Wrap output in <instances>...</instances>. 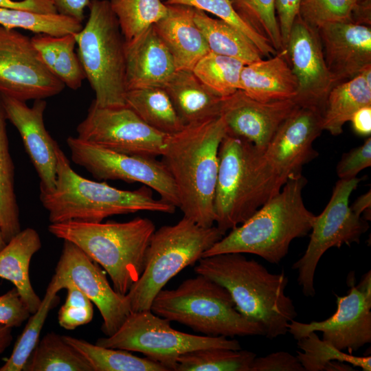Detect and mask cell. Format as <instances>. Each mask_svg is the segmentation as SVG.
Here are the masks:
<instances>
[{
  "mask_svg": "<svg viewBox=\"0 0 371 371\" xmlns=\"http://www.w3.org/2000/svg\"><path fill=\"white\" fill-rule=\"evenodd\" d=\"M351 277L350 290L337 296V310L324 321L303 323L295 319L288 333L297 340L311 332H322V340L337 349L354 352L371 342V293L359 289Z\"/></svg>",
  "mask_w": 371,
  "mask_h": 371,
  "instance_id": "cell-18",
  "label": "cell"
},
{
  "mask_svg": "<svg viewBox=\"0 0 371 371\" xmlns=\"http://www.w3.org/2000/svg\"><path fill=\"white\" fill-rule=\"evenodd\" d=\"M297 106L294 100L258 101L238 89L223 98L221 116L227 133L243 137L264 150Z\"/></svg>",
  "mask_w": 371,
  "mask_h": 371,
  "instance_id": "cell-19",
  "label": "cell"
},
{
  "mask_svg": "<svg viewBox=\"0 0 371 371\" xmlns=\"http://www.w3.org/2000/svg\"><path fill=\"white\" fill-rule=\"evenodd\" d=\"M126 89L164 88L176 71L173 58L153 26L125 41Z\"/></svg>",
  "mask_w": 371,
  "mask_h": 371,
  "instance_id": "cell-22",
  "label": "cell"
},
{
  "mask_svg": "<svg viewBox=\"0 0 371 371\" xmlns=\"http://www.w3.org/2000/svg\"><path fill=\"white\" fill-rule=\"evenodd\" d=\"M5 245H6V243L3 239V237L1 231V228H0V250H1L5 247Z\"/></svg>",
  "mask_w": 371,
  "mask_h": 371,
  "instance_id": "cell-53",
  "label": "cell"
},
{
  "mask_svg": "<svg viewBox=\"0 0 371 371\" xmlns=\"http://www.w3.org/2000/svg\"><path fill=\"white\" fill-rule=\"evenodd\" d=\"M298 15L312 28L340 22L370 25V3L357 0H302Z\"/></svg>",
  "mask_w": 371,
  "mask_h": 371,
  "instance_id": "cell-35",
  "label": "cell"
},
{
  "mask_svg": "<svg viewBox=\"0 0 371 371\" xmlns=\"http://www.w3.org/2000/svg\"><path fill=\"white\" fill-rule=\"evenodd\" d=\"M65 87L43 63L31 38L0 25V96L45 99Z\"/></svg>",
  "mask_w": 371,
  "mask_h": 371,
  "instance_id": "cell-14",
  "label": "cell"
},
{
  "mask_svg": "<svg viewBox=\"0 0 371 371\" xmlns=\"http://www.w3.org/2000/svg\"><path fill=\"white\" fill-rule=\"evenodd\" d=\"M239 89L258 101L294 100L297 82L283 52L245 65Z\"/></svg>",
  "mask_w": 371,
  "mask_h": 371,
  "instance_id": "cell-24",
  "label": "cell"
},
{
  "mask_svg": "<svg viewBox=\"0 0 371 371\" xmlns=\"http://www.w3.org/2000/svg\"><path fill=\"white\" fill-rule=\"evenodd\" d=\"M77 137L119 153L155 158L161 156L168 135L151 128L127 106L100 107L92 101Z\"/></svg>",
  "mask_w": 371,
  "mask_h": 371,
  "instance_id": "cell-13",
  "label": "cell"
},
{
  "mask_svg": "<svg viewBox=\"0 0 371 371\" xmlns=\"http://www.w3.org/2000/svg\"><path fill=\"white\" fill-rule=\"evenodd\" d=\"M31 313L14 287L0 295V325L11 328L21 326Z\"/></svg>",
  "mask_w": 371,
  "mask_h": 371,
  "instance_id": "cell-45",
  "label": "cell"
},
{
  "mask_svg": "<svg viewBox=\"0 0 371 371\" xmlns=\"http://www.w3.org/2000/svg\"><path fill=\"white\" fill-rule=\"evenodd\" d=\"M302 0H276V16L284 51L293 22L298 15ZM283 51V52H284Z\"/></svg>",
  "mask_w": 371,
  "mask_h": 371,
  "instance_id": "cell-47",
  "label": "cell"
},
{
  "mask_svg": "<svg viewBox=\"0 0 371 371\" xmlns=\"http://www.w3.org/2000/svg\"><path fill=\"white\" fill-rule=\"evenodd\" d=\"M214 223L223 234L250 218L281 189L269 174L262 150L226 133L218 149Z\"/></svg>",
  "mask_w": 371,
  "mask_h": 371,
  "instance_id": "cell-6",
  "label": "cell"
},
{
  "mask_svg": "<svg viewBox=\"0 0 371 371\" xmlns=\"http://www.w3.org/2000/svg\"><path fill=\"white\" fill-rule=\"evenodd\" d=\"M170 322L150 310L132 312L115 333L98 339L95 344L141 352L168 371H175L179 357L190 351L212 347L242 349L236 339L183 333L172 328Z\"/></svg>",
  "mask_w": 371,
  "mask_h": 371,
  "instance_id": "cell-10",
  "label": "cell"
},
{
  "mask_svg": "<svg viewBox=\"0 0 371 371\" xmlns=\"http://www.w3.org/2000/svg\"><path fill=\"white\" fill-rule=\"evenodd\" d=\"M41 245L38 232L28 227L21 230L0 250V278L13 284L31 314L42 301L32 286L29 273L31 259Z\"/></svg>",
  "mask_w": 371,
  "mask_h": 371,
  "instance_id": "cell-26",
  "label": "cell"
},
{
  "mask_svg": "<svg viewBox=\"0 0 371 371\" xmlns=\"http://www.w3.org/2000/svg\"><path fill=\"white\" fill-rule=\"evenodd\" d=\"M194 271L225 288L238 311L259 324L267 338L286 335L297 315L293 301L285 293L288 278L284 272L271 273L241 253L202 257Z\"/></svg>",
  "mask_w": 371,
  "mask_h": 371,
  "instance_id": "cell-1",
  "label": "cell"
},
{
  "mask_svg": "<svg viewBox=\"0 0 371 371\" xmlns=\"http://www.w3.org/2000/svg\"><path fill=\"white\" fill-rule=\"evenodd\" d=\"M24 371H93L86 359L63 335L47 333L37 343Z\"/></svg>",
  "mask_w": 371,
  "mask_h": 371,
  "instance_id": "cell-34",
  "label": "cell"
},
{
  "mask_svg": "<svg viewBox=\"0 0 371 371\" xmlns=\"http://www.w3.org/2000/svg\"><path fill=\"white\" fill-rule=\"evenodd\" d=\"M72 161L98 180L138 182L155 190L163 201L179 206L173 179L166 165L155 158L114 152L78 137L66 140Z\"/></svg>",
  "mask_w": 371,
  "mask_h": 371,
  "instance_id": "cell-12",
  "label": "cell"
},
{
  "mask_svg": "<svg viewBox=\"0 0 371 371\" xmlns=\"http://www.w3.org/2000/svg\"><path fill=\"white\" fill-rule=\"evenodd\" d=\"M240 17L266 37L278 52L283 46L276 16V0H229Z\"/></svg>",
  "mask_w": 371,
  "mask_h": 371,
  "instance_id": "cell-42",
  "label": "cell"
},
{
  "mask_svg": "<svg viewBox=\"0 0 371 371\" xmlns=\"http://www.w3.org/2000/svg\"><path fill=\"white\" fill-rule=\"evenodd\" d=\"M283 53L297 82L295 102L322 114L326 98L337 82L326 63L317 30L297 15Z\"/></svg>",
  "mask_w": 371,
  "mask_h": 371,
  "instance_id": "cell-17",
  "label": "cell"
},
{
  "mask_svg": "<svg viewBox=\"0 0 371 371\" xmlns=\"http://www.w3.org/2000/svg\"><path fill=\"white\" fill-rule=\"evenodd\" d=\"M371 166V137L363 144L342 155L337 167V176L341 179L357 177V175Z\"/></svg>",
  "mask_w": 371,
  "mask_h": 371,
  "instance_id": "cell-44",
  "label": "cell"
},
{
  "mask_svg": "<svg viewBox=\"0 0 371 371\" xmlns=\"http://www.w3.org/2000/svg\"><path fill=\"white\" fill-rule=\"evenodd\" d=\"M89 15L75 34L77 54L100 107L125 106V39L110 1L91 0Z\"/></svg>",
  "mask_w": 371,
  "mask_h": 371,
  "instance_id": "cell-8",
  "label": "cell"
},
{
  "mask_svg": "<svg viewBox=\"0 0 371 371\" xmlns=\"http://www.w3.org/2000/svg\"><path fill=\"white\" fill-rule=\"evenodd\" d=\"M166 5L167 15L153 26L170 52L176 70H192L196 63L210 52L194 21V8L181 4Z\"/></svg>",
  "mask_w": 371,
  "mask_h": 371,
  "instance_id": "cell-23",
  "label": "cell"
},
{
  "mask_svg": "<svg viewBox=\"0 0 371 371\" xmlns=\"http://www.w3.org/2000/svg\"><path fill=\"white\" fill-rule=\"evenodd\" d=\"M194 21L202 32L210 52L236 58L245 65L262 58L256 47L242 33L225 23L194 8Z\"/></svg>",
  "mask_w": 371,
  "mask_h": 371,
  "instance_id": "cell-29",
  "label": "cell"
},
{
  "mask_svg": "<svg viewBox=\"0 0 371 371\" xmlns=\"http://www.w3.org/2000/svg\"><path fill=\"white\" fill-rule=\"evenodd\" d=\"M7 120L17 129L40 179V190L54 188L56 179V142L45 128L43 115L47 102L35 100L30 107L25 102L1 96Z\"/></svg>",
  "mask_w": 371,
  "mask_h": 371,
  "instance_id": "cell-20",
  "label": "cell"
},
{
  "mask_svg": "<svg viewBox=\"0 0 371 371\" xmlns=\"http://www.w3.org/2000/svg\"><path fill=\"white\" fill-rule=\"evenodd\" d=\"M352 211L361 216L364 214L365 220H370V209H371V192L368 191L365 194L359 196L353 204L350 206Z\"/></svg>",
  "mask_w": 371,
  "mask_h": 371,
  "instance_id": "cell-51",
  "label": "cell"
},
{
  "mask_svg": "<svg viewBox=\"0 0 371 371\" xmlns=\"http://www.w3.org/2000/svg\"><path fill=\"white\" fill-rule=\"evenodd\" d=\"M361 179H339L332 196L320 214L315 216L310 240L303 256L293 263L297 271V281L306 297H314V277L318 262L331 247L359 243L369 228L368 221L354 213L349 205V198Z\"/></svg>",
  "mask_w": 371,
  "mask_h": 371,
  "instance_id": "cell-11",
  "label": "cell"
},
{
  "mask_svg": "<svg viewBox=\"0 0 371 371\" xmlns=\"http://www.w3.org/2000/svg\"><path fill=\"white\" fill-rule=\"evenodd\" d=\"M297 341L302 352L297 351L298 360L305 371H351L353 366L364 371L371 370V357H355L346 354L320 339L311 332Z\"/></svg>",
  "mask_w": 371,
  "mask_h": 371,
  "instance_id": "cell-31",
  "label": "cell"
},
{
  "mask_svg": "<svg viewBox=\"0 0 371 371\" xmlns=\"http://www.w3.org/2000/svg\"><path fill=\"white\" fill-rule=\"evenodd\" d=\"M350 122L356 134L370 136L371 133V105L358 109L351 117Z\"/></svg>",
  "mask_w": 371,
  "mask_h": 371,
  "instance_id": "cell-50",
  "label": "cell"
},
{
  "mask_svg": "<svg viewBox=\"0 0 371 371\" xmlns=\"http://www.w3.org/2000/svg\"><path fill=\"white\" fill-rule=\"evenodd\" d=\"M54 277L58 282H71L98 308L102 317V331L115 333L131 313L125 295L116 292L98 264L75 244L64 240Z\"/></svg>",
  "mask_w": 371,
  "mask_h": 371,
  "instance_id": "cell-16",
  "label": "cell"
},
{
  "mask_svg": "<svg viewBox=\"0 0 371 371\" xmlns=\"http://www.w3.org/2000/svg\"><path fill=\"white\" fill-rule=\"evenodd\" d=\"M0 25L8 29L21 28L35 34L52 36L76 34L83 27L81 21L58 13L41 14L4 8H0Z\"/></svg>",
  "mask_w": 371,
  "mask_h": 371,
  "instance_id": "cell-38",
  "label": "cell"
},
{
  "mask_svg": "<svg viewBox=\"0 0 371 371\" xmlns=\"http://www.w3.org/2000/svg\"><path fill=\"white\" fill-rule=\"evenodd\" d=\"M58 283L62 289L67 291L65 302L58 314L59 325L65 329L74 330L89 323L93 317L92 302L72 282L65 281Z\"/></svg>",
  "mask_w": 371,
  "mask_h": 371,
  "instance_id": "cell-43",
  "label": "cell"
},
{
  "mask_svg": "<svg viewBox=\"0 0 371 371\" xmlns=\"http://www.w3.org/2000/svg\"><path fill=\"white\" fill-rule=\"evenodd\" d=\"M322 131L321 113L300 106L279 127L262 150V159L280 189L318 155L313 144Z\"/></svg>",
  "mask_w": 371,
  "mask_h": 371,
  "instance_id": "cell-15",
  "label": "cell"
},
{
  "mask_svg": "<svg viewBox=\"0 0 371 371\" xmlns=\"http://www.w3.org/2000/svg\"><path fill=\"white\" fill-rule=\"evenodd\" d=\"M0 8L25 10L41 14L57 13L52 0H0Z\"/></svg>",
  "mask_w": 371,
  "mask_h": 371,
  "instance_id": "cell-48",
  "label": "cell"
},
{
  "mask_svg": "<svg viewBox=\"0 0 371 371\" xmlns=\"http://www.w3.org/2000/svg\"><path fill=\"white\" fill-rule=\"evenodd\" d=\"M126 105L147 125L166 135H172L186 126L178 116L164 88L130 89L125 96Z\"/></svg>",
  "mask_w": 371,
  "mask_h": 371,
  "instance_id": "cell-30",
  "label": "cell"
},
{
  "mask_svg": "<svg viewBox=\"0 0 371 371\" xmlns=\"http://www.w3.org/2000/svg\"><path fill=\"white\" fill-rule=\"evenodd\" d=\"M125 41L137 37L168 14L161 0H111Z\"/></svg>",
  "mask_w": 371,
  "mask_h": 371,
  "instance_id": "cell-40",
  "label": "cell"
},
{
  "mask_svg": "<svg viewBox=\"0 0 371 371\" xmlns=\"http://www.w3.org/2000/svg\"><path fill=\"white\" fill-rule=\"evenodd\" d=\"M371 105V66L330 91L322 113L323 131L337 136L359 109Z\"/></svg>",
  "mask_w": 371,
  "mask_h": 371,
  "instance_id": "cell-27",
  "label": "cell"
},
{
  "mask_svg": "<svg viewBox=\"0 0 371 371\" xmlns=\"http://www.w3.org/2000/svg\"><path fill=\"white\" fill-rule=\"evenodd\" d=\"M31 41L43 63L65 86L73 90L81 87L86 76L75 52V34H35Z\"/></svg>",
  "mask_w": 371,
  "mask_h": 371,
  "instance_id": "cell-28",
  "label": "cell"
},
{
  "mask_svg": "<svg viewBox=\"0 0 371 371\" xmlns=\"http://www.w3.org/2000/svg\"><path fill=\"white\" fill-rule=\"evenodd\" d=\"M6 120L0 96V228L7 243L21 229L14 189V166L10 153Z\"/></svg>",
  "mask_w": 371,
  "mask_h": 371,
  "instance_id": "cell-32",
  "label": "cell"
},
{
  "mask_svg": "<svg viewBox=\"0 0 371 371\" xmlns=\"http://www.w3.org/2000/svg\"><path fill=\"white\" fill-rule=\"evenodd\" d=\"M57 13L82 21L84 10L91 0H52Z\"/></svg>",
  "mask_w": 371,
  "mask_h": 371,
  "instance_id": "cell-49",
  "label": "cell"
},
{
  "mask_svg": "<svg viewBox=\"0 0 371 371\" xmlns=\"http://www.w3.org/2000/svg\"><path fill=\"white\" fill-rule=\"evenodd\" d=\"M242 61L227 56L208 52L194 65V75L208 88L222 98L239 89Z\"/></svg>",
  "mask_w": 371,
  "mask_h": 371,
  "instance_id": "cell-39",
  "label": "cell"
},
{
  "mask_svg": "<svg viewBox=\"0 0 371 371\" xmlns=\"http://www.w3.org/2000/svg\"><path fill=\"white\" fill-rule=\"evenodd\" d=\"M55 152V187L40 190L39 195L51 223L69 221L98 223L114 215L142 211L173 214L176 210L175 205L155 199L146 186L126 190L84 178L73 170L58 143Z\"/></svg>",
  "mask_w": 371,
  "mask_h": 371,
  "instance_id": "cell-4",
  "label": "cell"
},
{
  "mask_svg": "<svg viewBox=\"0 0 371 371\" xmlns=\"http://www.w3.org/2000/svg\"><path fill=\"white\" fill-rule=\"evenodd\" d=\"M216 226L203 227L183 216L176 224L153 232L147 247L144 270L125 295L131 313L150 310L156 295L167 282L221 240Z\"/></svg>",
  "mask_w": 371,
  "mask_h": 371,
  "instance_id": "cell-9",
  "label": "cell"
},
{
  "mask_svg": "<svg viewBox=\"0 0 371 371\" xmlns=\"http://www.w3.org/2000/svg\"><path fill=\"white\" fill-rule=\"evenodd\" d=\"M48 230L75 244L101 265L114 290L126 295L144 270L146 251L155 226L148 218L136 217L126 222L51 223Z\"/></svg>",
  "mask_w": 371,
  "mask_h": 371,
  "instance_id": "cell-5",
  "label": "cell"
},
{
  "mask_svg": "<svg viewBox=\"0 0 371 371\" xmlns=\"http://www.w3.org/2000/svg\"><path fill=\"white\" fill-rule=\"evenodd\" d=\"M165 4H181L216 16L245 35L264 57H271L278 52L269 41L243 21L234 9L229 0H161Z\"/></svg>",
  "mask_w": 371,
  "mask_h": 371,
  "instance_id": "cell-41",
  "label": "cell"
},
{
  "mask_svg": "<svg viewBox=\"0 0 371 371\" xmlns=\"http://www.w3.org/2000/svg\"><path fill=\"white\" fill-rule=\"evenodd\" d=\"M226 133L221 115L186 125L168 135L161 155L177 190L179 208L183 216L203 227L214 224L218 149Z\"/></svg>",
  "mask_w": 371,
  "mask_h": 371,
  "instance_id": "cell-2",
  "label": "cell"
},
{
  "mask_svg": "<svg viewBox=\"0 0 371 371\" xmlns=\"http://www.w3.org/2000/svg\"><path fill=\"white\" fill-rule=\"evenodd\" d=\"M11 327L0 325V355L10 345L12 340Z\"/></svg>",
  "mask_w": 371,
  "mask_h": 371,
  "instance_id": "cell-52",
  "label": "cell"
},
{
  "mask_svg": "<svg viewBox=\"0 0 371 371\" xmlns=\"http://www.w3.org/2000/svg\"><path fill=\"white\" fill-rule=\"evenodd\" d=\"M62 289L53 276L37 311L31 314L24 330L16 340L12 352L0 371H22L36 346L48 313L54 304L57 293Z\"/></svg>",
  "mask_w": 371,
  "mask_h": 371,
  "instance_id": "cell-37",
  "label": "cell"
},
{
  "mask_svg": "<svg viewBox=\"0 0 371 371\" xmlns=\"http://www.w3.org/2000/svg\"><path fill=\"white\" fill-rule=\"evenodd\" d=\"M256 357L242 349L201 348L180 355L175 371H250Z\"/></svg>",
  "mask_w": 371,
  "mask_h": 371,
  "instance_id": "cell-36",
  "label": "cell"
},
{
  "mask_svg": "<svg viewBox=\"0 0 371 371\" xmlns=\"http://www.w3.org/2000/svg\"><path fill=\"white\" fill-rule=\"evenodd\" d=\"M306 183L302 173L289 177L277 194L223 236L203 257L247 253L278 265L287 255L291 242L311 230L315 215L303 201L302 190Z\"/></svg>",
  "mask_w": 371,
  "mask_h": 371,
  "instance_id": "cell-3",
  "label": "cell"
},
{
  "mask_svg": "<svg viewBox=\"0 0 371 371\" xmlns=\"http://www.w3.org/2000/svg\"><path fill=\"white\" fill-rule=\"evenodd\" d=\"M63 337L86 359L93 371H168L160 363L128 350L100 346L68 335Z\"/></svg>",
  "mask_w": 371,
  "mask_h": 371,
  "instance_id": "cell-33",
  "label": "cell"
},
{
  "mask_svg": "<svg viewBox=\"0 0 371 371\" xmlns=\"http://www.w3.org/2000/svg\"><path fill=\"white\" fill-rule=\"evenodd\" d=\"M196 275L176 289L161 290L153 300L150 311L206 336H265L259 324L238 311L225 288Z\"/></svg>",
  "mask_w": 371,
  "mask_h": 371,
  "instance_id": "cell-7",
  "label": "cell"
},
{
  "mask_svg": "<svg viewBox=\"0 0 371 371\" xmlns=\"http://www.w3.org/2000/svg\"><path fill=\"white\" fill-rule=\"evenodd\" d=\"M359 3L370 2V0H357Z\"/></svg>",
  "mask_w": 371,
  "mask_h": 371,
  "instance_id": "cell-54",
  "label": "cell"
},
{
  "mask_svg": "<svg viewBox=\"0 0 371 371\" xmlns=\"http://www.w3.org/2000/svg\"><path fill=\"white\" fill-rule=\"evenodd\" d=\"M164 89L185 125L221 115L223 98L205 85L192 70H176Z\"/></svg>",
  "mask_w": 371,
  "mask_h": 371,
  "instance_id": "cell-25",
  "label": "cell"
},
{
  "mask_svg": "<svg viewBox=\"0 0 371 371\" xmlns=\"http://www.w3.org/2000/svg\"><path fill=\"white\" fill-rule=\"evenodd\" d=\"M250 371H305L296 356L286 351L271 352L254 359Z\"/></svg>",
  "mask_w": 371,
  "mask_h": 371,
  "instance_id": "cell-46",
  "label": "cell"
},
{
  "mask_svg": "<svg viewBox=\"0 0 371 371\" xmlns=\"http://www.w3.org/2000/svg\"><path fill=\"white\" fill-rule=\"evenodd\" d=\"M326 63L337 84L371 66L370 25L340 22L317 30Z\"/></svg>",
  "mask_w": 371,
  "mask_h": 371,
  "instance_id": "cell-21",
  "label": "cell"
}]
</instances>
